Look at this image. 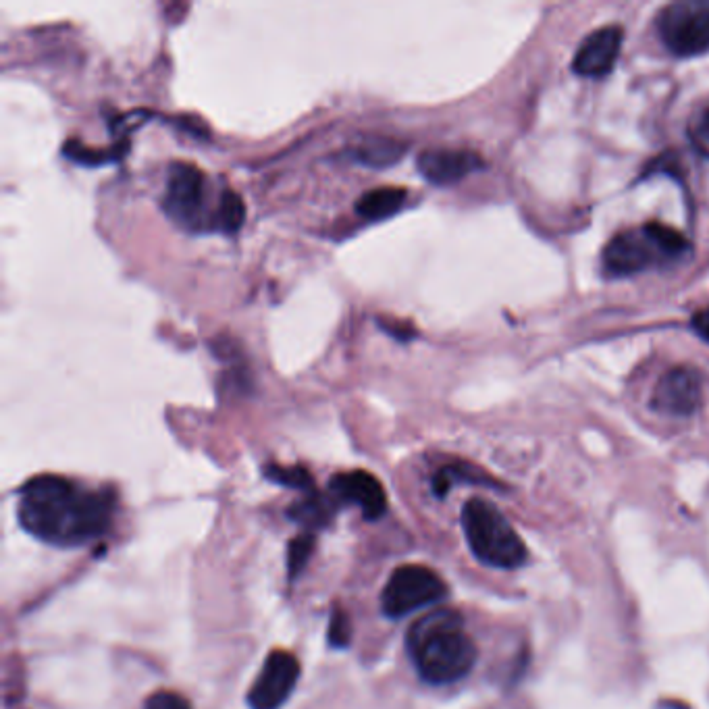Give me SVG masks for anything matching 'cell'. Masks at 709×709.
<instances>
[{
    "label": "cell",
    "instance_id": "obj_20",
    "mask_svg": "<svg viewBox=\"0 0 709 709\" xmlns=\"http://www.w3.org/2000/svg\"><path fill=\"white\" fill-rule=\"evenodd\" d=\"M327 641L335 649H346L352 643V622L344 610H333L329 628H327Z\"/></svg>",
    "mask_w": 709,
    "mask_h": 709
},
{
    "label": "cell",
    "instance_id": "obj_1",
    "mask_svg": "<svg viewBox=\"0 0 709 709\" xmlns=\"http://www.w3.org/2000/svg\"><path fill=\"white\" fill-rule=\"evenodd\" d=\"M115 495L88 489L59 475H40L19 489L21 529L55 547H80L107 535L113 524Z\"/></svg>",
    "mask_w": 709,
    "mask_h": 709
},
{
    "label": "cell",
    "instance_id": "obj_11",
    "mask_svg": "<svg viewBox=\"0 0 709 709\" xmlns=\"http://www.w3.org/2000/svg\"><path fill=\"white\" fill-rule=\"evenodd\" d=\"M416 167L418 173L433 186H452V183L466 179L475 171H481L485 163L477 152L437 148L420 152Z\"/></svg>",
    "mask_w": 709,
    "mask_h": 709
},
{
    "label": "cell",
    "instance_id": "obj_22",
    "mask_svg": "<svg viewBox=\"0 0 709 709\" xmlns=\"http://www.w3.org/2000/svg\"><path fill=\"white\" fill-rule=\"evenodd\" d=\"M689 138H691V144L695 146V150L699 154L709 156V109L703 111L699 121L691 127Z\"/></svg>",
    "mask_w": 709,
    "mask_h": 709
},
{
    "label": "cell",
    "instance_id": "obj_18",
    "mask_svg": "<svg viewBox=\"0 0 709 709\" xmlns=\"http://www.w3.org/2000/svg\"><path fill=\"white\" fill-rule=\"evenodd\" d=\"M265 477L277 485L290 487L296 491H306L312 493L317 491L314 489V481L310 477V472L302 466H279V464H269L265 468Z\"/></svg>",
    "mask_w": 709,
    "mask_h": 709
},
{
    "label": "cell",
    "instance_id": "obj_10",
    "mask_svg": "<svg viewBox=\"0 0 709 709\" xmlns=\"http://www.w3.org/2000/svg\"><path fill=\"white\" fill-rule=\"evenodd\" d=\"M329 495L333 500L358 506L364 520L375 522L387 512V493L381 481L366 470L339 472L329 481Z\"/></svg>",
    "mask_w": 709,
    "mask_h": 709
},
{
    "label": "cell",
    "instance_id": "obj_17",
    "mask_svg": "<svg viewBox=\"0 0 709 709\" xmlns=\"http://www.w3.org/2000/svg\"><path fill=\"white\" fill-rule=\"evenodd\" d=\"M244 221H246V204H244L242 196L233 190H225L219 198L215 225L221 231L233 235V233L240 231Z\"/></svg>",
    "mask_w": 709,
    "mask_h": 709
},
{
    "label": "cell",
    "instance_id": "obj_19",
    "mask_svg": "<svg viewBox=\"0 0 709 709\" xmlns=\"http://www.w3.org/2000/svg\"><path fill=\"white\" fill-rule=\"evenodd\" d=\"M314 551V535L312 533H304L292 539L290 549H287V574H290V579H298V574H302V570L306 568L310 556Z\"/></svg>",
    "mask_w": 709,
    "mask_h": 709
},
{
    "label": "cell",
    "instance_id": "obj_15",
    "mask_svg": "<svg viewBox=\"0 0 709 709\" xmlns=\"http://www.w3.org/2000/svg\"><path fill=\"white\" fill-rule=\"evenodd\" d=\"M335 512V500L331 495L312 491L306 493L304 500L296 502L290 508V518H294L298 524H304L308 529H321L325 524L331 522Z\"/></svg>",
    "mask_w": 709,
    "mask_h": 709
},
{
    "label": "cell",
    "instance_id": "obj_24",
    "mask_svg": "<svg viewBox=\"0 0 709 709\" xmlns=\"http://www.w3.org/2000/svg\"><path fill=\"white\" fill-rule=\"evenodd\" d=\"M693 329H695L703 339L709 341V306L703 308V310H699V312L695 314V317H693Z\"/></svg>",
    "mask_w": 709,
    "mask_h": 709
},
{
    "label": "cell",
    "instance_id": "obj_12",
    "mask_svg": "<svg viewBox=\"0 0 709 709\" xmlns=\"http://www.w3.org/2000/svg\"><path fill=\"white\" fill-rule=\"evenodd\" d=\"M622 40L624 34L618 25H608V28L589 34L576 50L572 61L574 73H579L581 77H606L620 57Z\"/></svg>",
    "mask_w": 709,
    "mask_h": 709
},
{
    "label": "cell",
    "instance_id": "obj_2",
    "mask_svg": "<svg viewBox=\"0 0 709 709\" xmlns=\"http://www.w3.org/2000/svg\"><path fill=\"white\" fill-rule=\"evenodd\" d=\"M408 658L429 685H454L477 664V645L460 612L441 608L418 618L406 633Z\"/></svg>",
    "mask_w": 709,
    "mask_h": 709
},
{
    "label": "cell",
    "instance_id": "obj_8",
    "mask_svg": "<svg viewBox=\"0 0 709 709\" xmlns=\"http://www.w3.org/2000/svg\"><path fill=\"white\" fill-rule=\"evenodd\" d=\"M204 173L190 163H175L167 175L165 210L171 219L186 227L200 225L204 204Z\"/></svg>",
    "mask_w": 709,
    "mask_h": 709
},
{
    "label": "cell",
    "instance_id": "obj_7",
    "mask_svg": "<svg viewBox=\"0 0 709 709\" xmlns=\"http://www.w3.org/2000/svg\"><path fill=\"white\" fill-rule=\"evenodd\" d=\"M300 662L294 653L275 649L267 655L248 691L250 709H281L298 687Z\"/></svg>",
    "mask_w": 709,
    "mask_h": 709
},
{
    "label": "cell",
    "instance_id": "obj_6",
    "mask_svg": "<svg viewBox=\"0 0 709 709\" xmlns=\"http://www.w3.org/2000/svg\"><path fill=\"white\" fill-rule=\"evenodd\" d=\"M660 38L676 57L709 52V0H678L658 17Z\"/></svg>",
    "mask_w": 709,
    "mask_h": 709
},
{
    "label": "cell",
    "instance_id": "obj_9",
    "mask_svg": "<svg viewBox=\"0 0 709 709\" xmlns=\"http://www.w3.org/2000/svg\"><path fill=\"white\" fill-rule=\"evenodd\" d=\"M703 400L701 375L687 366L670 369L653 389L651 408L666 416H693Z\"/></svg>",
    "mask_w": 709,
    "mask_h": 709
},
{
    "label": "cell",
    "instance_id": "obj_13",
    "mask_svg": "<svg viewBox=\"0 0 709 709\" xmlns=\"http://www.w3.org/2000/svg\"><path fill=\"white\" fill-rule=\"evenodd\" d=\"M406 154V146L400 140L393 138H364L358 146L350 150V156L366 167L373 169H387L391 165H396L402 156Z\"/></svg>",
    "mask_w": 709,
    "mask_h": 709
},
{
    "label": "cell",
    "instance_id": "obj_3",
    "mask_svg": "<svg viewBox=\"0 0 709 709\" xmlns=\"http://www.w3.org/2000/svg\"><path fill=\"white\" fill-rule=\"evenodd\" d=\"M689 250L691 244L680 231L662 223H647L639 229L614 235L603 250L601 260L610 277H630L668 265Z\"/></svg>",
    "mask_w": 709,
    "mask_h": 709
},
{
    "label": "cell",
    "instance_id": "obj_14",
    "mask_svg": "<svg viewBox=\"0 0 709 709\" xmlns=\"http://www.w3.org/2000/svg\"><path fill=\"white\" fill-rule=\"evenodd\" d=\"M406 190L396 188V186H385V188H375L371 192H366L358 198L356 202V213L362 219L369 221H381L391 215H396L398 210L406 202Z\"/></svg>",
    "mask_w": 709,
    "mask_h": 709
},
{
    "label": "cell",
    "instance_id": "obj_21",
    "mask_svg": "<svg viewBox=\"0 0 709 709\" xmlns=\"http://www.w3.org/2000/svg\"><path fill=\"white\" fill-rule=\"evenodd\" d=\"M144 709H192V703L177 691L159 689L146 697Z\"/></svg>",
    "mask_w": 709,
    "mask_h": 709
},
{
    "label": "cell",
    "instance_id": "obj_23",
    "mask_svg": "<svg viewBox=\"0 0 709 709\" xmlns=\"http://www.w3.org/2000/svg\"><path fill=\"white\" fill-rule=\"evenodd\" d=\"M377 323H379V327L387 333V335H391V337H396V339H400V341H406V339H412L416 333H414V329L408 325V323H400V321H391V319H377Z\"/></svg>",
    "mask_w": 709,
    "mask_h": 709
},
{
    "label": "cell",
    "instance_id": "obj_4",
    "mask_svg": "<svg viewBox=\"0 0 709 709\" xmlns=\"http://www.w3.org/2000/svg\"><path fill=\"white\" fill-rule=\"evenodd\" d=\"M462 529L479 562L500 570H512L527 562V545L510 520L483 497H472L464 504Z\"/></svg>",
    "mask_w": 709,
    "mask_h": 709
},
{
    "label": "cell",
    "instance_id": "obj_5",
    "mask_svg": "<svg viewBox=\"0 0 709 709\" xmlns=\"http://www.w3.org/2000/svg\"><path fill=\"white\" fill-rule=\"evenodd\" d=\"M448 591V585L433 568L404 564L387 579L381 593V610L387 618L400 620L416 610L435 606L448 597Z\"/></svg>",
    "mask_w": 709,
    "mask_h": 709
},
{
    "label": "cell",
    "instance_id": "obj_16",
    "mask_svg": "<svg viewBox=\"0 0 709 709\" xmlns=\"http://www.w3.org/2000/svg\"><path fill=\"white\" fill-rule=\"evenodd\" d=\"M127 148H129V142H125L121 146L107 148V150H96V148L84 146L82 142H77V140H69L63 146V154L67 156V159H71L73 163L96 167V165H102V163L121 159V156L127 152Z\"/></svg>",
    "mask_w": 709,
    "mask_h": 709
}]
</instances>
